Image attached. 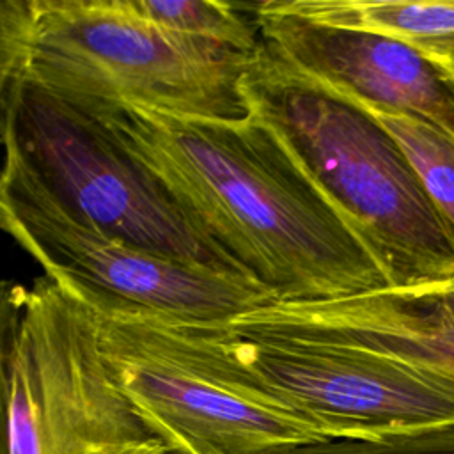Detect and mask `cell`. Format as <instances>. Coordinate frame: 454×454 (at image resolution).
<instances>
[{"label": "cell", "instance_id": "cell-1", "mask_svg": "<svg viewBox=\"0 0 454 454\" xmlns=\"http://www.w3.org/2000/svg\"><path fill=\"white\" fill-rule=\"evenodd\" d=\"M69 101L94 115L163 184L188 220L277 303L390 287L374 255L255 114L193 119L131 105Z\"/></svg>", "mask_w": 454, "mask_h": 454}, {"label": "cell", "instance_id": "cell-2", "mask_svg": "<svg viewBox=\"0 0 454 454\" xmlns=\"http://www.w3.org/2000/svg\"><path fill=\"white\" fill-rule=\"evenodd\" d=\"M257 55L158 27L126 0L0 2V80L69 99L245 119Z\"/></svg>", "mask_w": 454, "mask_h": 454}, {"label": "cell", "instance_id": "cell-3", "mask_svg": "<svg viewBox=\"0 0 454 454\" xmlns=\"http://www.w3.org/2000/svg\"><path fill=\"white\" fill-rule=\"evenodd\" d=\"M245 96L374 255L390 287L454 278V234L399 144L371 114L262 50Z\"/></svg>", "mask_w": 454, "mask_h": 454}, {"label": "cell", "instance_id": "cell-4", "mask_svg": "<svg viewBox=\"0 0 454 454\" xmlns=\"http://www.w3.org/2000/svg\"><path fill=\"white\" fill-rule=\"evenodd\" d=\"M2 454H170L119 388L94 310L50 277L5 287Z\"/></svg>", "mask_w": 454, "mask_h": 454}, {"label": "cell", "instance_id": "cell-5", "mask_svg": "<svg viewBox=\"0 0 454 454\" xmlns=\"http://www.w3.org/2000/svg\"><path fill=\"white\" fill-rule=\"evenodd\" d=\"M94 314L119 388L170 454H275L332 440L264 390L204 323Z\"/></svg>", "mask_w": 454, "mask_h": 454}, {"label": "cell", "instance_id": "cell-6", "mask_svg": "<svg viewBox=\"0 0 454 454\" xmlns=\"http://www.w3.org/2000/svg\"><path fill=\"white\" fill-rule=\"evenodd\" d=\"M0 223L46 277L99 314L229 323L277 303L239 273L156 254L74 218L11 149L0 179Z\"/></svg>", "mask_w": 454, "mask_h": 454}, {"label": "cell", "instance_id": "cell-7", "mask_svg": "<svg viewBox=\"0 0 454 454\" xmlns=\"http://www.w3.org/2000/svg\"><path fill=\"white\" fill-rule=\"evenodd\" d=\"M0 87L4 147L74 218L151 252L243 275L94 115L25 82Z\"/></svg>", "mask_w": 454, "mask_h": 454}, {"label": "cell", "instance_id": "cell-8", "mask_svg": "<svg viewBox=\"0 0 454 454\" xmlns=\"http://www.w3.org/2000/svg\"><path fill=\"white\" fill-rule=\"evenodd\" d=\"M206 325L241 369L328 438L376 440L454 424L452 374L353 346Z\"/></svg>", "mask_w": 454, "mask_h": 454}, {"label": "cell", "instance_id": "cell-9", "mask_svg": "<svg viewBox=\"0 0 454 454\" xmlns=\"http://www.w3.org/2000/svg\"><path fill=\"white\" fill-rule=\"evenodd\" d=\"M261 50L355 103L420 117L454 137V74L417 48L369 30L319 25L255 4Z\"/></svg>", "mask_w": 454, "mask_h": 454}, {"label": "cell", "instance_id": "cell-10", "mask_svg": "<svg viewBox=\"0 0 454 454\" xmlns=\"http://www.w3.org/2000/svg\"><path fill=\"white\" fill-rule=\"evenodd\" d=\"M231 325L247 333L369 349L454 376V278L325 301L273 303Z\"/></svg>", "mask_w": 454, "mask_h": 454}, {"label": "cell", "instance_id": "cell-11", "mask_svg": "<svg viewBox=\"0 0 454 454\" xmlns=\"http://www.w3.org/2000/svg\"><path fill=\"white\" fill-rule=\"evenodd\" d=\"M275 11L319 25L369 30L442 62L454 53V2L266 0Z\"/></svg>", "mask_w": 454, "mask_h": 454}, {"label": "cell", "instance_id": "cell-12", "mask_svg": "<svg viewBox=\"0 0 454 454\" xmlns=\"http://www.w3.org/2000/svg\"><path fill=\"white\" fill-rule=\"evenodd\" d=\"M140 18L167 30L218 43L250 55L261 51L255 4L250 12L241 5L218 0H126Z\"/></svg>", "mask_w": 454, "mask_h": 454}, {"label": "cell", "instance_id": "cell-13", "mask_svg": "<svg viewBox=\"0 0 454 454\" xmlns=\"http://www.w3.org/2000/svg\"><path fill=\"white\" fill-rule=\"evenodd\" d=\"M355 105L371 114L394 137L454 234V137L410 114L364 103Z\"/></svg>", "mask_w": 454, "mask_h": 454}, {"label": "cell", "instance_id": "cell-14", "mask_svg": "<svg viewBox=\"0 0 454 454\" xmlns=\"http://www.w3.org/2000/svg\"><path fill=\"white\" fill-rule=\"evenodd\" d=\"M275 454H454V424L376 440L332 438L289 447Z\"/></svg>", "mask_w": 454, "mask_h": 454}, {"label": "cell", "instance_id": "cell-15", "mask_svg": "<svg viewBox=\"0 0 454 454\" xmlns=\"http://www.w3.org/2000/svg\"><path fill=\"white\" fill-rule=\"evenodd\" d=\"M442 64H443V66H445V67L454 74V53H452V55H449L447 59H443V60H442Z\"/></svg>", "mask_w": 454, "mask_h": 454}]
</instances>
